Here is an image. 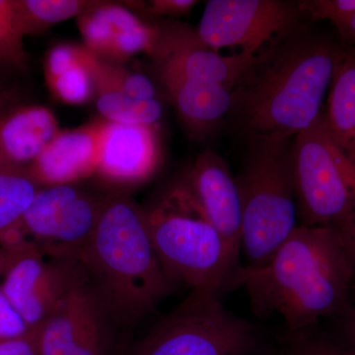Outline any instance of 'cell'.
<instances>
[{"label": "cell", "mask_w": 355, "mask_h": 355, "mask_svg": "<svg viewBox=\"0 0 355 355\" xmlns=\"http://www.w3.org/2000/svg\"><path fill=\"white\" fill-rule=\"evenodd\" d=\"M76 65L62 76L46 83L55 99L73 106L87 104L95 100L96 78L93 70V60Z\"/></svg>", "instance_id": "cell-21"}, {"label": "cell", "mask_w": 355, "mask_h": 355, "mask_svg": "<svg viewBox=\"0 0 355 355\" xmlns=\"http://www.w3.org/2000/svg\"><path fill=\"white\" fill-rule=\"evenodd\" d=\"M86 282L80 261L48 256L34 247L16 254L0 289L30 330H34Z\"/></svg>", "instance_id": "cell-10"}, {"label": "cell", "mask_w": 355, "mask_h": 355, "mask_svg": "<svg viewBox=\"0 0 355 355\" xmlns=\"http://www.w3.org/2000/svg\"><path fill=\"white\" fill-rule=\"evenodd\" d=\"M31 331L0 289V340L20 338Z\"/></svg>", "instance_id": "cell-29"}, {"label": "cell", "mask_w": 355, "mask_h": 355, "mask_svg": "<svg viewBox=\"0 0 355 355\" xmlns=\"http://www.w3.org/2000/svg\"><path fill=\"white\" fill-rule=\"evenodd\" d=\"M106 120L98 119L74 130H60L30 166L43 187L77 183L96 172Z\"/></svg>", "instance_id": "cell-14"}, {"label": "cell", "mask_w": 355, "mask_h": 355, "mask_svg": "<svg viewBox=\"0 0 355 355\" xmlns=\"http://www.w3.org/2000/svg\"><path fill=\"white\" fill-rule=\"evenodd\" d=\"M101 1L79 15L77 19L79 32L83 39V46L96 57L107 60L111 53L114 33L100 10Z\"/></svg>", "instance_id": "cell-24"}, {"label": "cell", "mask_w": 355, "mask_h": 355, "mask_svg": "<svg viewBox=\"0 0 355 355\" xmlns=\"http://www.w3.org/2000/svg\"><path fill=\"white\" fill-rule=\"evenodd\" d=\"M39 328L20 338L0 340V355H38Z\"/></svg>", "instance_id": "cell-31"}, {"label": "cell", "mask_w": 355, "mask_h": 355, "mask_svg": "<svg viewBox=\"0 0 355 355\" xmlns=\"http://www.w3.org/2000/svg\"><path fill=\"white\" fill-rule=\"evenodd\" d=\"M96 1L85 0H13L18 23L24 36L41 34L49 28L77 18Z\"/></svg>", "instance_id": "cell-20"}, {"label": "cell", "mask_w": 355, "mask_h": 355, "mask_svg": "<svg viewBox=\"0 0 355 355\" xmlns=\"http://www.w3.org/2000/svg\"><path fill=\"white\" fill-rule=\"evenodd\" d=\"M108 197L76 183L43 187L26 211L23 227L44 254L79 260Z\"/></svg>", "instance_id": "cell-9"}, {"label": "cell", "mask_w": 355, "mask_h": 355, "mask_svg": "<svg viewBox=\"0 0 355 355\" xmlns=\"http://www.w3.org/2000/svg\"><path fill=\"white\" fill-rule=\"evenodd\" d=\"M306 15L329 20L334 25L355 16V0H314L302 1Z\"/></svg>", "instance_id": "cell-28"}, {"label": "cell", "mask_w": 355, "mask_h": 355, "mask_svg": "<svg viewBox=\"0 0 355 355\" xmlns=\"http://www.w3.org/2000/svg\"><path fill=\"white\" fill-rule=\"evenodd\" d=\"M144 211L154 249L173 284L220 295L236 288L240 256L210 223L183 179Z\"/></svg>", "instance_id": "cell-4"}, {"label": "cell", "mask_w": 355, "mask_h": 355, "mask_svg": "<svg viewBox=\"0 0 355 355\" xmlns=\"http://www.w3.org/2000/svg\"><path fill=\"white\" fill-rule=\"evenodd\" d=\"M220 294H190L120 355H259L263 352L260 331L236 316Z\"/></svg>", "instance_id": "cell-6"}, {"label": "cell", "mask_w": 355, "mask_h": 355, "mask_svg": "<svg viewBox=\"0 0 355 355\" xmlns=\"http://www.w3.org/2000/svg\"><path fill=\"white\" fill-rule=\"evenodd\" d=\"M249 141L235 177L242 207L241 251L248 266H260L298 226L291 167L293 137H256Z\"/></svg>", "instance_id": "cell-5"}, {"label": "cell", "mask_w": 355, "mask_h": 355, "mask_svg": "<svg viewBox=\"0 0 355 355\" xmlns=\"http://www.w3.org/2000/svg\"><path fill=\"white\" fill-rule=\"evenodd\" d=\"M345 51L302 31L263 49L233 89L230 116L237 127L249 139L307 130L324 112Z\"/></svg>", "instance_id": "cell-2"}, {"label": "cell", "mask_w": 355, "mask_h": 355, "mask_svg": "<svg viewBox=\"0 0 355 355\" xmlns=\"http://www.w3.org/2000/svg\"><path fill=\"white\" fill-rule=\"evenodd\" d=\"M324 116L331 139L355 169V49L345 50L338 64Z\"/></svg>", "instance_id": "cell-18"}, {"label": "cell", "mask_w": 355, "mask_h": 355, "mask_svg": "<svg viewBox=\"0 0 355 355\" xmlns=\"http://www.w3.org/2000/svg\"><path fill=\"white\" fill-rule=\"evenodd\" d=\"M284 355H355V349L343 347L311 330L291 334Z\"/></svg>", "instance_id": "cell-27"}, {"label": "cell", "mask_w": 355, "mask_h": 355, "mask_svg": "<svg viewBox=\"0 0 355 355\" xmlns=\"http://www.w3.org/2000/svg\"><path fill=\"white\" fill-rule=\"evenodd\" d=\"M183 181L210 223L240 256L241 200L235 177L225 159L214 151H203Z\"/></svg>", "instance_id": "cell-12"}, {"label": "cell", "mask_w": 355, "mask_h": 355, "mask_svg": "<svg viewBox=\"0 0 355 355\" xmlns=\"http://www.w3.org/2000/svg\"><path fill=\"white\" fill-rule=\"evenodd\" d=\"M291 167L300 225L349 227L355 214V169L331 139L324 112L293 137Z\"/></svg>", "instance_id": "cell-7"}, {"label": "cell", "mask_w": 355, "mask_h": 355, "mask_svg": "<svg viewBox=\"0 0 355 355\" xmlns=\"http://www.w3.org/2000/svg\"><path fill=\"white\" fill-rule=\"evenodd\" d=\"M16 254H17L10 253V252H7L0 248V275H6L9 266L15 259Z\"/></svg>", "instance_id": "cell-35"}, {"label": "cell", "mask_w": 355, "mask_h": 355, "mask_svg": "<svg viewBox=\"0 0 355 355\" xmlns=\"http://www.w3.org/2000/svg\"><path fill=\"white\" fill-rule=\"evenodd\" d=\"M97 67L110 83L130 97L137 100L158 99L155 84L144 74L125 69L123 64L99 58H97Z\"/></svg>", "instance_id": "cell-25"}, {"label": "cell", "mask_w": 355, "mask_h": 355, "mask_svg": "<svg viewBox=\"0 0 355 355\" xmlns=\"http://www.w3.org/2000/svg\"><path fill=\"white\" fill-rule=\"evenodd\" d=\"M350 235H352V243H354V254H355V214L354 216V219H352V224L349 226ZM354 286H355V280H354Z\"/></svg>", "instance_id": "cell-36"}, {"label": "cell", "mask_w": 355, "mask_h": 355, "mask_svg": "<svg viewBox=\"0 0 355 355\" xmlns=\"http://www.w3.org/2000/svg\"><path fill=\"white\" fill-rule=\"evenodd\" d=\"M14 105L13 93L0 83V116Z\"/></svg>", "instance_id": "cell-34"}, {"label": "cell", "mask_w": 355, "mask_h": 355, "mask_svg": "<svg viewBox=\"0 0 355 355\" xmlns=\"http://www.w3.org/2000/svg\"><path fill=\"white\" fill-rule=\"evenodd\" d=\"M60 130L46 107L14 104L0 116V163L30 167Z\"/></svg>", "instance_id": "cell-15"}, {"label": "cell", "mask_w": 355, "mask_h": 355, "mask_svg": "<svg viewBox=\"0 0 355 355\" xmlns=\"http://www.w3.org/2000/svg\"><path fill=\"white\" fill-rule=\"evenodd\" d=\"M42 188L29 167L0 163V248L19 254L37 247L25 232L23 218Z\"/></svg>", "instance_id": "cell-17"}, {"label": "cell", "mask_w": 355, "mask_h": 355, "mask_svg": "<svg viewBox=\"0 0 355 355\" xmlns=\"http://www.w3.org/2000/svg\"><path fill=\"white\" fill-rule=\"evenodd\" d=\"M354 280L349 228L298 225L266 263L242 266L235 287L245 288L257 316L282 318L292 334L342 314Z\"/></svg>", "instance_id": "cell-1"}, {"label": "cell", "mask_w": 355, "mask_h": 355, "mask_svg": "<svg viewBox=\"0 0 355 355\" xmlns=\"http://www.w3.org/2000/svg\"><path fill=\"white\" fill-rule=\"evenodd\" d=\"M162 40V29L141 22L135 27L114 35L108 62L123 64L137 55L155 57Z\"/></svg>", "instance_id": "cell-22"}, {"label": "cell", "mask_w": 355, "mask_h": 355, "mask_svg": "<svg viewBox=\"0 0 355 355\" xmlns=\"http://www.w3.org/2000/svg\"><path fill=\"white\" fill-rule=\"evenodd\" d=\"M93 53L83 44L62 43L55 44L46 53L44 69L46 83L62 76L76 65L86 64L93 58Z\"/></svg>", "instance_id": "cell-26"}, {"label": "cell", "mask_w": 355, "mask_h": 355, "mask_svg": "<svg viewBox=\"0 0 355 355\" xmlns=\"http://www.w3.org/2000/svg\"><path fill=\"white\" fill-rule=\"evenodd\" d=\"M196 0H153L148 4L142 2L147 12L166 17H181L189 15L193 7L197 6Z\"/></svg>", "instance_id": "cell-30"}, {"label": "cell", "mask_w": 355, "mask_h": 355, "mask_svg": "<svg viewBox=\"0 0 355 355\" xmlns=\"http://www.w3.org/2000/svg\"><path fill=\"white\" fill-rule=\"evenodd\" d=\"M335 26L343 38L355 44V16L349 19L336 23Z\"/></svg>", "instance_id": "cell-33"}, {"label": "cell", "mask_w": 355, "mask_h": 355, "mask_svg": "<svg viewBox=\"0 0 355 355\" xmlns=\"http://www.w3.org/2000/svg\"><path fill=\"white\" fill-rule=\"evenodd\" d=\"M302 2L284 0H210L198 37L212 51L258 55L263 49L301 32Z\"/></svg>", "instance_id": "cell-8"}, {"label": "cell", "mask_w": 355, "mask_h": 355, "mask_svg": "<svg viewBox=\"0 0 355 355\" xmlns=\"http://www.w3.org/2000/svg\"><path fill=\"white\" fill-rule=\"evenodd\" d=\"M13 0H0V62L23 69L27 55Z\"/></svg>", "instance_id": "cell-23"}, {"label": "cell", "mask_w": 355, "mask_h": 355, "mask_svg": "<svg viewBox=\"0 0 355 355\" xmlns=\"http://www.w3.org/2000/svg\"><path fill=\"white\" fill-rule=\"evenodd\" d=\"M93 70L96 78V108L104 120L157 127L156 125L163 116V106L159 99H135L116 87L98 69L96 55Z\"/></svg>", "instance_id": "cell-19"}, {"label": "cell", "mask_w": 355, "mask_h": 355, "mask_svg": "<svg viewBox=\"0 0 355 355\" xmlns=\"http://www.w3.org/2000/svg\"><path fill=\"white\" fill-rule=\"evenodd\" d=\"M191 137H205L230 116L232 91L218 84L169 78L160 80Z\"/></svg>", "instance_id": "cell-16"}, {"label": "cell", "mask_w": 355, "mask_h": 355, "mask_svg": "<svg viewBox=\"0 0 355 355\" xmlns=\"http://www.w3.org/2000/svg\"><path fill=\"white\" fill-rule=\"evenodd\" d=\"M342 315H343V331L350 347L355 349V307L347 306Z\"/></svg>", "instance_id": "cell-32"}, {"label": "cell", "mask_w": 355, "mask_h": 355, "mask_svg": "<svg viewBox=\"0 0 355 355\" xmlns=\"http://www.w3.org/2000/svg\"><path fill=\"white\" fill-rule=\"evenodd\" d=\"M162 31L160 46L153 58L159 80L183 78L218 84L233 91L257 55L212 51L198 39L197 32Z\"/></svg>", "instance_id": "cell-11"}, {"label": "cell", "mask_w": 355, "mask_h": 355, "mask_svg": "<svg viewBox=\"0 0 355 355\" xmlns=\"http://www.w3.org/2000/svg\"><path fill=\"white\" fill-rule=\"evenodd\" d=\"M79 261L119 329L140 323L176 288L154 249L144 207L125 195H109Z\"/></svg>", "instance_id": "cell-3"}, {"label": "cell", "mask_w": 355, "mask_h": 355, "mask_svg": "<svg viewBox=\"0 0 355 355\" xmlns=\"http://www.w3.org/2000/svg\"><path fill=\"white\" fill-rule=\"evenodd\" d=\"M160 158L157 127L106 121L95 173L111 184H139L153 176Z\"/></svg>", "instance_id": "cell-13"}]
</instances>
